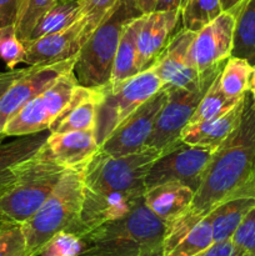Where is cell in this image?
Masks as SVG:
<instances>
[{
  "instance_id": "obj_44",
  "label": "cell",
  "mask_w": 255,
  "mask_h": 256,
  "mask_svg": "<svg viewBox=\"0 0 255 256\" xmlns=\"http://www.w3.org/2000/svg\"><path fill=\"white\" fill-rule=\"evenodd\" d=\"M146 256H162V252H152V254L146 255Z\"/></svg>"
},
{
  "instance_id": "obj_15",
  "label": "cell",
  "mask_w": 255,
  "mask_h": 256,
  "mask_svg": "<svg viewBox=\"0 0 255 256\" xmlns=\"http://www.w3.org/2000/svg\"><path fill=\"white\" fill-rule=\"evenodd\" d=\"M214 244L209 218L185 210L165 224L162 256H194Z\"/></svg>"
},
{
  "instance_id": "obj_5",
  "label": "cell",
  "mask_w": 255,
  "mask_h": 256,
  "mask_svg": "<svg viewBox=\"0 0 255 256\" xmlns=\"http://www.w3.org/2000/svg\"><path fill=\"white\" fill-rule=\"evenodd\" d=\"M140 15L142 12L135 0H118L78 52L74 74L80 85L96 88L109 82L122 32Z\"/></svg>"
},
{
  "instance_id": "obj_37",
  "label": "cell",
  "mask_w": 255,
  "mask_h": 256,
  "mask_svg": "<svg viewBox=\"0 0 255 256\" xmlns=\"http://www.w3.org/2000/svg\"><path fill=\"white\" fill-rule=\"evenodd\" d=\"M16 5L18 0H0V28L14 24Z\"/></svg>"
},
{
  "instance_id": "obj_19",
  "label": "cell",
  "mask_w": 255,
  "mask_h": 256,
  "mask_svg": "<svg viewBox=\"0 0 255 256\" xmlns=\"http://www.w3.org/2000/svg\"><path fill=\"white\" fill-rule=\"evenodd\" d=\"M102 99V86L88 88L78 84L69 102L50 126V132L95 130L98 105Z\"/></svg>"
},
{
  "instance_id": "obj_31",
  "label": "cell",
  "mask_w": 255,
  "mask_h": 256,
  "mask_svg": "<svg viewBox=\"0 0 255 256\" xmlns=\"http://www.w3.org/2000/svg\"><path fill=\"white\" fill-rule=\"evenodd\" d=\"M86 244L80 235L62 230L55 234L36 256H78L82 254Z\"/></svg>"
},
{
  "instance_id": "obj_3",
  "label": "cell",
  "mask_w": 255,
  "mask_h": 256,
  "mask_svg": "<svg viewBox=\"0 0 255 256\" xmlns=\"http://www.w3.org/2000/svg\"><path fill=\"white\" fill-rule=\"evenodd\" d=\"M68 170L52 156L44 144L12 168L15 182L0 198V214L9 222H25L44 204Z\"/></svg>"
},
{
  "instance_id": "obj_35",
  "label": "cell",
  "mask_w": 255,
  "mask_h": 256,
  "mask_svg": "<svg viewBox=\"0 0 255 256\" xmlns=\"http://www.w3.org/2000/svg\"><path fill=\"white\" fill-rule=\"evenodd\" d=\"M80 14L79 19L85 22V32L88 39L99 25L102 18L112 9L118 0H79Z\"/></svg>"
},
{
  "instance_id": "obj_4",
  "label": "cell",
  "mask_w": 255,
  "mask_h": 256,
  "mask_svg": "<svg viewBox=\"0 0 255 256\" xmlns=\"http://www.w3.org/2000/svg\"><path fill=\"white\" fill-rule=\"evenodd\" d=\"M84 192L85 168L68 170L39 210L22 224L26 256H36L58 232H74L82 214Z\"/></svg>"
},
{
  "instance_id": "obj_26",
  "label": "cell",
  "mask_w": 255,
  "mask_h": 256,
  "mask_svg": "<svg viewBox=\"0 0 255 256\" xmlns=\"http://www.w3.org/2000/svg\"><path fill=\"white\" fill-rule=\"evenodd\" d=\"M49 134V130H45L36 134L16 136V139L6 144L2 142L0 144V175L35 154L45 144Z\"/></svg>"
},
{
  "instance_id": "obj_34",
  "label": "cell",
  "mask_w": 255,
  "mask_h": 256,
  "mask_svg": "<svg viewBox=\"0 0 255 256\" xmlns=\"http://www.w3.org/2000/svg\"><path fill=\"white\" fill-rule=\"evenodd\" d=\"M239 256H255V206L249 210L232 236Z\"/></svg>"
},
{
  "instance_id": "obj_2",
  "label": "cell",
  "mask_w": 255,
  "mask_h": 256,
  "mask_svg": "<svg viewBox=\"0 0 255 256\" xmlns=\"http://www.w3.org/2000/svg\"><path fill=\"white\" fill-rule=\"evenodd\" d=\"M165 224L142 202L126 216L88 232L78 256H146L162 252Z\"/></svg>"
},
{
  "instance_id": "obj_28",
  "label": "cell",
  "mask_w": 255,
  "mask_h": 256,
  "mask_svg": "<svg viewBox=\"0 0 255 256\" xmlns=\"http://www.w3.org/2000/svg\"><path fill=\"white\" fill-rule=\"evenodd\" d=\"M222 12L220 0H182L180 18L182 28L198 32Z\"/></svg>"
},
{
  "instance_id": "obj_14",
  "label": "cell",
  "mask_w": 255,
  "mask_h": 256,
  "mask_svg": "<svg viewBox=\"0 0 255 256\" xmlns=\"http://www.w3.org/2000/svg\"><path fill=\"white\" fill-rule=\"evenodd\" d=\"M194 36V32L184 28L175 32L152 66L162 80L164 89H190L198 86L204 79L205 72L200 74L189 58L190 45Z\"/></svg>"
},
{
  "instance_id": "obj_40",
  "label": "cell",
  "mask_w": 255,
  "mask_h": 256,
  "mask_svg": "<svg viewBox=\"0 0 255 256\" xmlns=\"http://www.w3.org/2000/svg\"><path fill=\"white\" fill-rule=\"evenodd\" d=\"M182 0H158L156 12H169V10H180Z\"/></svg>"
},
{
  "instance_id": "obj_9",
  "label": "cell",
  "mask_w": 255,
  "mask_h": 256,
  "mask_svg": "<svg viewBox=\"0 0 255 256\" xmlns=\"http://www.w3.org/2000/svg\"><path fill=\"white\" fill-rule=\"evenodd\" d=\"M79 84L74 70L62 75L46 90L26 102L5 125V136H22L49 130Z\"/></svg>"
},
{
  "instance_id": "obj_41",
  "label": "cell",
  "mask_w": 255,
  "mask_h": 256,
  "mask_svg": "<svg viewBox=\"0 0 255 256\" xmlns=\"http://www.w3.org/2000/svg\"><path fill=\"white\" fill-rule=\"evenodd\" d=\"M135 2H136L138 6L142 10V14H149L156 9L158 0H135Z\"/></svg>"
},
{
  "instance_id": "obj_27",
  "label": "cell",
  "mask_w": 255,
  "mask_h": 256,
  "mask_svg": "<svg viewBox=\"0 0 255 256\" xmlns=\"http://www.w3.org/2000/svg\"><path fill=\"white\" fill-rule=\"evenodd\" d=\"M254 66L246 59L230 56L219 75L220 88L226 96L242 99L249 92Z\"/></svg>"
},
{
  "instance_id": "obj_20",
  "label": "cell",
  "mask_w": 255,
  "mask_h": 256,
  "mask_svg": "<svg viewBox=\"0 0 255 256\" xmlns=\"http://www.w3.org/2000/svg\"><path fill=\"white\" fill-rule=\"evenodd\" d=\"M246 94L230 110L220 116L198 124L186 125L182 132V142L194 146H205L218 149L240 125L245 108Z\"/></svg>"
},
{
  "instance_id": "obj_36",
  "label": "cell",
  "mask_w": 255,
  "mask_h": 256,
  "mask_svg": "<svg viewBox=\"0 0 255 256\" xmlns=\"http://www.w3.org/2000/svg\"><path fill=\"white\" fill-rule=\"evenodd\" d=\"M194 256H239V254H238L236 249L232 245V239H229L224 240V242H214L206 250Z\"/></svg>"
},
{
  "instance_id": "obj_30",
  "label": "cell",
  "mask_w": 255,
  "mask_h": 256,
  "mask_svg": "<svg viewBox=\"0 0 255 256\" xmlns=\"http://www.w3.org/2000/svg\"><path fill=\"white\" fill-rule=\"evenodd\" d=\"M56 0H18L14 26L18 38L22 42L29 39L42 15L52 8Z\"/></svg>"
},
{
  "instance_id": "obj_45",
  "label": "cell",
  "mask_w": 255,
  "mask_h": 256,
  "mask_svg": "<svg viewBox=\"0 0 255 256\" xmlns=\"http://www.w3.org/2000/svg\"></svg>"
},
{
  "instance_id": "obj_29",
  "label": "cell",
  "mask_w": 255,
  "mask_h": 256,
  "mask_svg": "<svg viewBox=\"0 0 255 256\" xmlns=\"http://www.w3.org/2000/svg\"><path fill=\"white\" fill-rule=\"evenodd\" d=\"M220 75V74H219ZM219 75L215 78L214 82L209 86L208 92L202 96V102L198 105L196 110L194 112L192 116L190 118L188 125L198 124V122H206V120L214 119V118L220 116L228 110L232 109L240 99H232V98L226 96L224 92L220 88Z\"/></svg>"
},
{
  "instance_id": "obj_1",
  "label": "cell",
  "mask_w": 255,
  "mask_h": 256,
  "mask_svg": "<svg viewBox=\"0 0 255 256\" xmlns=\"http://www.w3.org/2000/svg\"><path fill=\"white\" fill-rule=\"evenodd\" d=\"M238 198H255V108L249 92L240 125L215 150L188 210L206 216Z\"/></svg>"
},
{
  "instance_id": "obj_8",
  "label": "cell",
  "mask_w": 255,
  "mask_h": 256,
  "mask_svg": "<svg viewBox=\"0 0 255 256\" xmlns=\"http://www.w3.org/2000/svg\"><path fill=\"white\" fill-rule=\"evenodd\" d=\"M226 60L206 70L204 79L198 86L190 88H170L168 90V99L162 112H159L154 130L148 142V148H154L164 152L176 146L182 139V132L189 122L202 102V96L208 92L215 78L222 72Z\"/></svg>"
},
{
  "instance_id": "obj_11",
  "label": "cell",
  "mask_w": 255,
  "mask_h": 256,
  "mask_svg": "<svg viewBox=\"0 0 255 256\" xmlns=\"http://www.w3.org/2000/svg\"><path fill=\"white\" fill-rule=\"evenodd\" d=\"M166 99L168 90L162 88L154 96L140 105L109 135L100 145L99 152L110 156H124L148 148V142Z\"/></svg>"
},
{
  "instance_id": "obj_10",
  "label": "cell",
  "mask_w": 255,
  "mask_h": 256,
  "mask_svg": "<svg viewBox=\"0 0 255 256\" xmlns=\"http://www.w3.org/2000/svg\"><path fill=\"white\" fill-rule=\"evenodd\" d=\"M215 150L214 148L194 146L180 142L155 160L145 178V188L149 189L175 180L184 182L196 192Z\"/></svg>"
},
{
  "instance_id": "obj_24",
  "label": "cell",
  "mask_w": 255,
  "mask_h": 256,
  "mask_svg": "<svg viewBox=\"0 0 255 256\" xmlns=\"http://www.w3.org/2000/svg\"><path fill=\"white\" fill-rule=\"evenodd\" d=\"M232 56L246 59L255 66V0H244L236 12Z\"/></svg>"
},
{
  "instance_id": "obj_16",
  "label": "cell",
  "mask_w": 255,
  "mask_h": 256,
  "mask_svg": "<svg viewBox=\"0 0 255 256\" xmlns=\"http://www.w3.org/2000/svg\"><path fill=\"white\" fill-rule=\"evenodd\" d=\"M86 40L85 22L82 19H78L74 24L59 32L46 34L36 39L24 40V62L32 66L70 59L76 56Z\"/></svg>"
},
{
  "instance_id": "obj_33",
  "label": "cell",
  "mask_w": 255,
  "mask_h": 256,
  "mask_svg": "<svg viewBox=\"0 0 255 256\" xmlns=\"http://www.w3.org/2000/svg\"><path fill=\"white\" fill-rule=\"evenodd\" d=\"M0 256H26V240L22 224H0Z\"/></svg>"
},
{
  "instance_id": "obj_17",
  "label": "cell",
  "mask_w": 255,
  "mask_h": 256,
  "mask_svg": "<svg viewBox=\"0 0 255 256\" xmlns=\"http://www.w3.org/2000/svg\"><path fill=\"white\" fill-rule=\"evenodd\" d=\"M180 19V10L152 12L142 14L139 19L136 45L139 52L140 70L149 69L158 56L166 48L175 34V28Z\"/></svg>"
},
{
  "instance_id": "obj_23",
  "label": "cell",
  "mask_w": 255,
  "mask_h": 256,
  "mask_svg": "<svg viewBox=\"0 0 255 256\" xmlns=\"http://www.w3.org/2000/svg\"><path fill=\"white\" fill-rule=\"evenodd\" d=\"M255 206V198H238L215 206L208 214L212 230L214 242L232 239V234L245 215Z\"/></svg>"
},
{
  "instance_id": "obj_25",
  "label": "cell",
  "mask_w": 255,
  "mask_h": 256,
  "mask_svg": "<svg viewBox=\"0 0 255 256\" xmlns=\"http://www.w3.org/2000/svg\"><path fill=\"white\" fill-rule=\"evenodd\" d=\"M79 0H56L55 4L42 15L32 29L29 39H36L65 29L79 19Z\"/></svg>"
},
{
  "instance_id": "obj_42",
  "label": "cell",
  "mask_w": 255,
  "mask_h": 256,
  "mask_svg": "<svg viewBox=\"0 0 255 256\" xmlns=\"http://www.w3.org/2000/svg\"><path fill=\"white\" fill-rule=\"evenodd\" d=\"M220 2H222V12H235L244 0H220Z\"/></svg>"
},
{
  "instance_id": "obj_6",
  "label": "cell",
  "mask_w": 255,
  "mask_h": 256,
  "mask_svg": "<svg viewBox=\"0 0 255 256\" xmlns=\"http://www.w3.org/2000/svg\"><path fill=\"white\" fill-rule=\"evenodd\" d=\"M162 154L154 148L124 156H110L99 152L85 166V192L102 195L146 189L145 178Z\"/></svg>"
},
{
  "instance_id": "obj_21",
  "label": "cell",
  "mask_w": 255,
  "mask_h": 256,
  "mask_svg": "<svg viewBox=\"0 0 255 256\" xmlns=\"http://www.w3.org/2000/svg\"><path fill=\"white\" fill-rule=\"evenodd\" d=\"M195 192L182 182H166L145 190L144 202L164 224L184 212Z\"/></svg>"
},
{
  "instance_id": "obj_32",
  "label": "cell",
  "mask_w": 255,
  "mask_h": 256,
  "mask_svg": "<svg viewBox=\"0 0 255 256\" xmlns=\"http://www.w3.org/2000/svg\"><path fill=\"white\" fill-rule=\"evenodd\" d=\"M0 58L9 70L25 62V48L18 38L14 24L0 28Z\"/></svg>"
},
{
  "instance_id": "obj_38",
  "label": "cell",
  "mask_w": 255,
  "mask_h": 256,
  "mask_svg": "<svg viewBox=\"0 0 255 256\" xmlns=\"http://www.w3.org/2000/svg\"><path fill=\"white\" fill-rule=\"evenodd\" d=\"M28 68H24V69H14L9 70V72H0V98L2 96L5 92L9 89L10 85L18 79V78L22 76L24 72H26Z\"/></svg>"
},
{
  "instance_id": "obj_18",
  "label": "cell",
  "mask_w": 255,
  "mask_h": 256,
  "mask_svg": "<svg viewBox=\"0 0 255 256\" xmlns=\"http://www.w3.org/2000/svg\"><path fill=\"white\" fill-rule=\"evenodd\" d=\"M45 145L52 156L66 169H84L100 149L92 130L50 132Z\"/></svg>"
},
{
  "instance_id": "obj_43",
  "label": "cell",
  "mask_w": 255,
  "mask_h": 256,
  "mask_svg": "<svg viewBox=\"0 0 255 256\" xmlns=\"http://www.w3.org/2000/svg\"><path fill=\"white\" fill-rule=\"evenodd\" d=\"M249 94H250V96H252V105H254V108H255V66H254V70H252V78H250V84H249Z\"/></svg>"
},
{
  "instance_id": "obj_7",
  "label": "cell",
  "mask_w": 255,
  "mask_h": 256,
  "mask_svg": "<svg viewBox=\"0 0 255 256\" xmlns=\"http://www.w3.org/2000/svg\"><path fill=\"white\" fill-rule=\"evenodd\" d=\"M162 89V80L152 68L138 72L116 86L102 85V99L98 105L94 130L99 146L130 114Z\"/></svg>"
},
{
  "instance_id": "obj_13",
  "label": "cell",
  "mask_w": 255,
  "mask_h": 256,
  "mask_svg": "<svg viewBox=\"0 0 255 256\" xmlns=\"http://www.w3.org/2000/svg\"><path fill=\"white\" fill-rule=\"evenodd\" d=\"M235 22L234 12H222L210 24L195 32L189 58L200 74L232 56Z\"/></svg>"
},
{
  "instance_id": "obj_39",
  "label": "cell",
  "mask_w": 255,
  "mask_h": 256,
  "mask_svg": "<svg viewBox=\"0 0 255 256\" xmlns=\"http://www.w3.org/2000/svg\"><path fill=\"white\" fill-rule=\"evenodd\" d=\"M14 182H15V175L14 172H12V168L10 170H8L6 172H4L2 175H0V198H2V195H4L5 192L12 186V185H14ZM2 222H6V220L2 218V215L0 214V224H2Z\"/></svg>"
},
{
  "instance_id": "obj_22",
  "label": "cell",
  "mask_w": 255,
  "mask_h": 256,
  "mask_svg": "<svg viewBox=\"0 0 255 256\" xmlns=\"http://www.w3.org/2000/svg\"><path fill=\"white\" fill-rule=\"evenodd\" d=\"M140 16L130 22L122 32L112 62V75L108 82L109 86H116L142 72L139 66V52L136 45Z\"/></svg>"
},
{
  "instance_id": "obj_12",
  "label": "cell",
  "mask_w": 255,
  "mask_h": 256,
  "mask_svg": "<svg viewBox=\"0 0 255 256\" xmlns=\"http://www.w3.org/2000/svg\"><path fill=\"white\" fill-rule=\"evenodd\" d=\"M75 62L76 56L50 64L32 65L10 85L9 89L0 98V144L6 138L2 134L6 122L29 100L46 90L62 75L74 70Z\"/></svg>"
}]
</instances>
